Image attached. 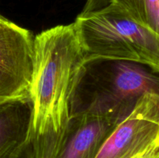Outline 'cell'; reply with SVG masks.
I'll list each match as a JSON object with an SVG mask.
<instances>
[{
  "instance_id": "7a4b0ae2",
  "label": "cell",
  "mask_w": 159,
  "mask_h": 158,
  "mask_svg": "<svg viewBox=\"0 0 159 158\" xmlns=\"http://www.w3.org/2000/svg\"><path fill=\"white\" fill-rule=\"evenodd\" d=\"M158 73L135 62L86 60L71 99V116L89 114L123 121L144 94L159 93Z\"/></svg>"
},
{
  "instance_id": "277c9868",
  "label": "cell",
  "mask_w": 159,
  "mask_h": 158,
  "mask_svg": "<svg viewBox=\"0 0 159 158\" xmlns=\"http://www.w3.org/2000/svg\"><path fill=\"white\" fill-rule=\"evenodd\" d=\"M34 39L30 30L0 14V102L30 96Z\"/></svg>"
},
{
  "instance_id": "ba28073f",
  "label": "cell",
  "mask_w": 159,
  "mask_h": 158,
  "mask_svg": "<svg viewBox=\"0 0 159 158\" xmlns=\"http://www.w3.org/2000/svg\"><path fill=\"white\" fill-rule=\"evenodd\" d=\"M141 26L159 34V0H112Z\"/></svg>"
},
{
  "instance_id": "6da1fadb",
  "label": "cell",
  "mask_w": 159,
  "mask_h": 158,
  "mask_svg": "<svg viewBox=\"0 0 159 158\" xmlns=\"http://www.w3.org/2000/svg\"><path fill=\"white\" fill-rule=\"evenodd\" d=\"M85 61L73 23L51 27L34 37L30 137L60 135L65 131Z\"/></svg>"
},
{
  "instance_id": "8fae6325",
  "label": "cell",
  "mask_w": 159,
  "mask_h": 158,
  "mask_svg": "<svg viewBox=\"0 0 159 158\" xmlns=\"http://www.w3.org/2000/svg\"><path fill=\"white\" fill-rule=\"evenodd\" d=\"M134 158H159V143L153 144Z\"/></svg>"
},
{
  "instance_id": "30bf717a",
  "label": "cell",
  "mask_w": 159,
  "mask_h": 158,
  "mask_svg": "<svg viewBox=\"0 0 159 158\" xmlns=\"http://www.w3.org/2000/svg\"><path fill=\"white\" fill-rule=\"evenodd\" d=\"M11 158H34L32 145L30 139Z\"/></svg>"
},
{
  "instance_id": "52a82bcc",
  "label": "cell",
  "mask_w": 159,
  "mask_h": 158,
  "mask_svg": "<svg viewBox=\"0 0 159 158\" xmlns=\"http://www.w3.org/2000/svg\"><path fill=\"white\" fill-rule=\"evenodd\" d=\"M32 116L30 96L0 102V158H11L27 142Z\"/></svg>"
},
{
  "instance_id": "3957f363",
  "label": "cell",
  "mask_w": 159,
  "mask_h": 158,
  "mask_svg": "<svg viewBox=\"0 0 159 158\" xmlns=\"http://www.w3.org/2000/svg\"><path fill=\"white\" fill-rule=\"evenodd\" d=\"M73 23L86 60L135 62L159 72V34L137 23L117 5L80 13Z\"/></svg>"
},
{
  "instance_id": "5b68a950",
  "label": "cell",
  "mask_w": 159,
  "mask_h": 158,
  "mask_svg": "<svg viewBox=\"0 0 159 158\" xmlns=\"http://www.w3.org/2000/svg\"><path fill=\"white\" fill-rule=\"evenodd\" d=\"M159 143V93L144 94L108 136L96 158H134Z\"/></svg>"
},
{
  "instance_id": "9c48e42d",
  "label": "cell",
  "mask_w": 159,
  "mask_h": 158,
  "mask_svg": "<svg viewBox=\"0 0 159 158\" xmlns=\"http://www.w3.org/2000/svg\"><path fill=\"white\" fill-rule=\"evenodd\" d=\"M112 0H86L85 6L81 13H88L98 11L109 6Z\"/></svg>"
},
{
  "instance_id": "8992f818",
  "label": "cell",
  "mask_w": 159,
  "mask_h": 158,
  "mask_svg": "<svg viewBox=\"0 0 159 158\" xmlns=\"http://www.w3.org/2000/svg\"><path fill=\"white\" fill-rule=\"evenodd\" d=\"M121 122L110 116H71L57 158H96L106 139Z\"/></svg>"
}]
</instances>
